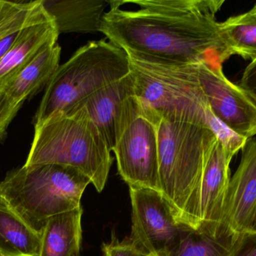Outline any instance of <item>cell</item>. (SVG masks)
<instances>
[{"instance_id": "obj_1", "label": "cell", "mask_w": 256, "mask_h": 256, "mask_svg": "<svg viewBox=\"0 0 256 256\" xmlns=\"http://www.w3.org/2000/svg\"><path fill=\"white\" fill-rule=\"evenodd\" d=\"M109 0L100 33L128 56L176 64L222 65L231 57L218 13L224 0Z\"/></svg>"}, {"instance_id": "obj_2", "label": "cell", "mask_w": 256, "mask_h": 256, "mask_svg": "<svg viewBox=\"0 0 256 256\" xmlns=\"http://www.w3.org/2000/svg\"><path fill=\"white\" fill-rule=\"evenodd\" d=\"M160 192L176 220L197 231L204 169L218 141L206 120L162 117L158 126Z\"/></svg>"}, {"instance_id": "obj_3", "label": "cell", "mask_w": 256, "mask_h": 256, "mask_svg": "<svg viewBox=\"0 0 256 256\" xmlns=\"http://www.w3.org/2000/svg\"><path fill=\"white\" fill-rule=\"evenodd\" d=\"M108 141L85 107L58 113L34 126L25 165L72 167L90 179L98 192L106 186L114 158Z\"/></svg>"}, {"instance_id": "obj_4", "label": "cell", "mask_w": 256, "mask_h": 256, "mask_svg": "<svg viewBox=\"0 0 256 256\" xmlns=\"http://www.w3.org/2000/svg\"><path fill=\"white\" fill-rule=\"evenodd\" d=\"M90 179L72 167L25 165L8 171L0 182V197L36 231L50 218L81 207Z\"/></svg>"}, {"instance_id": "obj_5", "label": "cell", "mask_w": 256, "mask_h": 256, "mask_svg": "<svg viewBox=\"0 0 256 256\" xmlns=\"http://www.w3.org/2000/svg\"><path fill=\"white\" fill-rule=\"evenodd\" d=\"M130 73L128 54L104 39L91 41L58 66L45 87L34 126L80 107L90 96Z\"/></svg>"}, {"instance_id": "obj_6", "label": "cell", "mask_w": 256, "mask_h": 256, "mask_svg": "<svg viewBox=\"0 0 256 256\" xmlns=\"http://www.w3.org/2000/svg\"><path fill=\"white\" fill-rule=\"evenodd\" d=\"M135 96L162 117L206 120L214 114L197 77L196 64L165 63L128 56Z\"/></svg>"}, {"instance_id": "obj_7", "label": "cell", "mask_w": 256, "mask_h": 256, "mask_svg": "<svg viewBox=\"0 0 256 256\" xmlns=\"http://www.w3.org/2000/svg\"><path fill=\"white\" fill-rule=\"evenodd\" d=\"M161 119L144 108L135 95L123 103L112 152L118 174L129 187L160 192L158 126Z\"/></svg>"}, {"instance_id": "obj_8", "label": "cell", "mask_w": 256, "mask_h": 256, "mask_svg": "<svg viewBox=\"0 0 256 256\" xmlns=\"http://www.w3.org/2000/svg\"><path fill=\"white\" fill-rule=\"evenodd\" d=\"M132 209L130 239L152 256H166L177 244L185 228L174 217L170 204L159 191L129 187Z\"/></svg>"}, {"instance_id": "obj_9", "label": "cell", "mask_w": 256, "mask_h": 256, "mask_svg": "<svg viewBox=\"0 0 256 256\" xmlns=\"http://www.w3.org/2000/svg\"><path fill=\"white\" fill-rule=\"evenodd\" d=\"M200 87L215 117L238 135L250 139L256 135V103L238 85L224 75L222 65L198 63Z\"/></svg>"}, {"instance_id": "obj_10", "label": "cell", "mask_w": 256, "mask_h": 256, "mask_svg": "<svg viewBox=\"0 0 256 256\" xmlns=\"http://www.w3.org/2000/svg\"><path fill=\"white\" fill-rule=\"evenodd\" d=\"M238 168L230 179L216 238L236 244L252 229L256 213V138L242 148Z\"/></svg>"}, {"instance_id": "obj_11", "label": "cell", "mask_w": 256, "mask_h": 256, "mask_svg": "<svg viewBox=\"0 0 256 256\" xmlns=\"http://www.w3.org/2000/svg\"><path fill=\"white\" fill-rule=\"evenodd\" d=\"M232 158L218 140L208 161L200 186L197 231L215 238L218 237L226 194L231 179L230 165Z\"/></svg>"}, {"instance_id": "obj_12", "label": "cell", "mask_w": 256, "mask_h": 256, "mask_svg": "<svg viewBox=\"0 0 256 256\" xmlns=\"http://www.w3.org/2000/svg\"><path fill=\"white\" fill-rule=\"evenodd\" d=\"M58 36L55 21L48 13L21 29L12 48L0 61V87L22 70L42 50L56 44Z\"/></svg>"}, {"instance_id": "obj_13", "label": "cell", "mask_w": 256, "mask_h": 256, "mask_svg": "<svg viewBox=\"0 0 256 256\" xmlns=\"http://www.w3.org/2000/svg\"><path fill=\"white\" fill-rule=\"evenodd\" d=\"M134 95V79L129 73L90 96L80 106L85 107L92 120L108 141L111 151L115 142L123 103Z\"/></svg>"}, {"instance_id": "obj_14", "label": "cell", "mask_w": 256, "mask_h": 256, "mask_svg": "<svg viewBox=\"0 0 256 256\" xmlns=\"http://www.w3.org/2000/svg\"><path fill=\"white\" fill-rule=\"evenodd\" d=\"M61 33L100 32L109 0H42Z\"/></svg>"}, {"instance_id": "obj_15", "label": "cell", "mask_w": 256, "mask_h": 256, "mask_svg": "<svg viewBox=\"0 0 256 256\" xmlns=\"http://www.w3.org/2000/svg\"><path fill=\"white\" fill-rule=\"evenodd\" d=\"M61 47L58 43L42 50L22 70L0 87L12 100L24 105L26 100L46 87L60 65Z\"/></svg>"}, {"instance_id": "obj_16", "label": "cell", "mask_w": 256, "mask_h": 256, "mask_svg": "<svg viewBox=\"0 0 256 256\" xmlns=\"http://www.w3.org/2000/svg\"><path fill=\"white\" fill-rule=\"evenodd\" d=\"M82 207L50 218L42 231L40 256H80Z\"/></svg>"}, {"instance_id": "obj_17", "label": "cell", "mask_w": 256, "mask_h": 256, "mask_svg": "<svg viewBox=\"0 0 256 256\" xmlns=\"http://www.w3.org/2000/svg\"><path fill=\"white\" fill-rule=\"evenodd\" d=\"M42 233L36 231L0 197V252L6 256H40Z\"/></svg>"}, {"instance_id": "obj_18", "label": "cell", "mask_w": 256, "mask_h": 256, "mask_svg": "<svg viewBox=\"0 0 256 256\" xmlns=\"http://www.w3.org/2000/svg\"><path fill=\"white\" fill-rule=\"evenodd\" d=\"M221 35L230 54L251 61L256 59V18L250 12L220 23Z\"/></svg>"}, {"instance_id": "obj_19", "label": "cell", "mask_w": 256, "mask_h": 256, "mask_svg": "<svg viewBox=\"0 0 256 256\" xmlns=\"http://www.w3.org/2000/svg\"><path fill=\"white\" fill-rule=\"evenodd\" d=\"M234 246L226 240L186 228L166 256H232Z\"/></svg>"}, {"instance_id": "obj_20", "label": "cell", "mask_w": 256, "mask_h": 256, "mask_svg": "<svg viewBox=\"0 0 256 256\" xmlns=\"http://www.w3.org/2000/svg\"><path fill=\"white\" fill-rule=\"evenodd\" d=\"M48 14L42 0L12 2L0 0V41Z\"/></svg>"}, {"instance_id": "obj_21", "label": "cell", "mask_w": 256, "mask_h": 256, "mask_svg": "<svg viewBox=\"0 0 256 256\" xmlns=\"http://www.w3.org/2000/svg\"><path fill=\"white\" fill-rule=\"evenodd\" d=\"M102 250L106 256H152L136 246L130 238L120 241L114 232L111 241L104 243Z\"/></svg>"}, {"instance_id": "obj_22", "label": "cell", "mask_w": 256, "mask_h": 256, "mask_svg": "<svg viewBox=\"0 0 256 256\" xmlns=\"http://www.w3.org/2000/svg\"><path fill=\"white\" fill-rule=\"evenodd\" d=\"M22 105L12 100L7 94L0 90V141L6 136L8 127Z\"/></svg>"}, {"instance_id": "obj_23", "label": "cell", "mask_w": 256, "mask_h": 256, "mask_svg": "<svg viewBox=\"0 0 256 256\" xmlns=\"http://www.w3.org/2000/svg\"><path fill=\"white\" fill-rule=\"evenodd\" d=\"M232 256H256V231L243 234L234 244Z\"/></svg>"}, {"instance_id": "obj_24", "label": "cell", "mask_w": 256, "mask_h": 256, "mask_svg": "<svg viewBox=\"0 0 256 256\" xmlns=\"http://www.w3.org/2000/svg\"><path fill=\"white\" fill-rule=\"evenodd\" d=\"M238 85L256 103V59L246 66Z\"/></svg>"}, {"instance_id": "obj_25", "label": "cell", "mask_w": 256, "mask_h": 256, "mask_svg": "<svg viewBox=\"0 0 256 256\" xmlns=\"http://www.w3.org/2000/svg\"><path fill=\"white\" fill-rule=\"evenodd\" d=\"M19 31L12 33V34L9 35L7 37L4 38L0 41V61L2 60L3 57L6 56L8 51L12 48Z\"/></svg>"}, {"instance_id": "obj_26", "label": "cell", "mask_w": 256, "mask_h": 256, "mask_svg": "<svg viewBox=\"0 0 256 256\" xmlns=\"http://www.w3.org/2000/svg\"><path fill=\"white\" fill-rule=\"evenodd\" d=\"M249 12H250V14H252V15L256 18V4L254 6V8H252L251 10L249 11Z\"/></svg>"}, {"instance_id": "obj_27", "label": "cell", "mask_w": 256, "mask_h": 256, "mask_svg": "<svg viewBox=\"0 0 256 256\" xmlns=\"http://www.w3.org/2000/svg\"><path fill=\"white\" fill-rule=\"evenodd\" d=\"M250 231H256V213L255 219H254V223H252V229Z\"/></svg>"}, {"instance_id": "obj_28", "label": "cell", "mask_w": 256, "mask_h": 256, "mask_svg": "<svg viewBox=\"0 0 256 256\" xmlns=\"http://www.w3.org/2000/svg\"><path fill=\"white\" fill-rule=\"evenodd\" d=\"M0 256H6V255H3V254H2L1 252H0Z\"/></svg>"}, {"instance_id": "obj_29", "label": "cell", "mask_w": 256, "mask_h": 256, "mask_svg": "<svg viewBox=\"0 0 256 256\" xmlns=\"http://www.w3.org/2000/svg\"><path fill=\"white\" fill-rule=\"evenodd\" d=\"M103 256H106L104 253H103Z\"/></svg>"}]
</instances>
